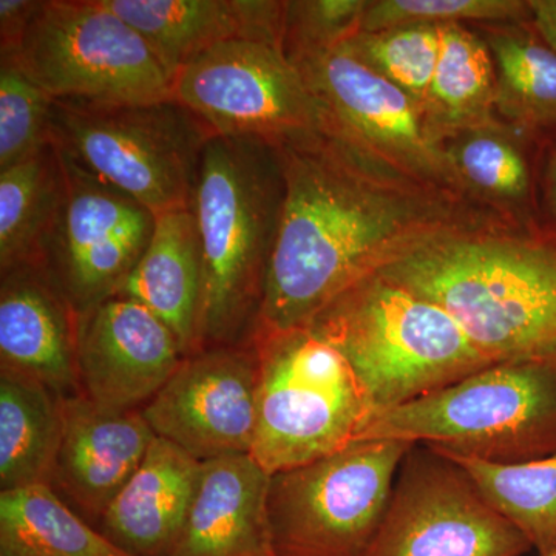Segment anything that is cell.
<instances>
[{
	"instance_id": "6da1fadb",
	"label": "cell",
	"mask_w": 556,
	"mask_h": 556,
	"mask_svg": "<svg viewBox=\"0 0 556 556\" xmlns=\"http://www.w3.org/2000/svg\"><path fill=\"white\" fill-rule=\"evenodd\" d=\"M277 148L283 206L252 338L309 327L340 295L442 233L515 229L324 130Z\"/></svg>"
},
{
	"instance_id": "7a4b0ae2",
	"label": "cell",
	"mask_w": 556,
	"mask_h": 556,
	"mask_svg": "<svg viewBox=\"0 0 556 556\" xmlns=\"http://www.w3.org/2000/svg\"><path fill=\"white\" fill-rule=\"evenodd\" d=\"M447 311L493 364L556 358V247L510 228L453 230L380 270Z\"/></svg>"
},
{
	"instance_id": "3957f363",
	"label": "cell",
	"mask_w": 556,
	"mask_h": 556,
	"mask_svg": "<svg viewBox=\"0 0 556 556\" xmlns=\"http://www.w3.org/2000/svg\"><path fill=\"white\" fill-rule=\"evenodd\" d=\"M283 197L277 146L257 138H208L190 203L204 268L200 351L251 340Z\"/></svg>"
},
{
	"instance_id": "277c9868",
	"label": "cell",
	"mask_w": 556,
	"mask_h": 556,
	"mask_svg": "<svg viewBox=\"0 0 556 556\" xmlns=\"http://www.w3.org/2000/svg\"><path fill=\"white\" fill-rule=\"evenodd\" d=\"M308 328L350 362L376 415L495 365L447 311L380 274L340 295Z\"/></svg>"
},
{
	"instance_id": "5b68a950",
	"label": "cell",
	"mask_w": 556,
	"mask_h": 556,
	"mask_svg": "<svg viewBox=\"0 0 556 556\" xmlns=\"http://www.w3.org/2000/svg\"><path fill=\"white\" fill-rule=\"evenodd\" d=\"M361 441L407 442L503 466L554 455L556 358L479 369L378 413Z\"/></svg>"
},
{
	"instance_id": "8992f818",
	"label": "cell",
	"mask_w": 556,
	"mask_h": 556,
	"mask_svg": "<svg viewBox=\"0 0 556 556\" xmlns=\"http://www.w3.org/2000/svg\"><path fill=\"white\" fill-rule=\"evenodd\" d=\"M257 427L251 456L274 477L361 441L376 415L350 362L313 329L257 334Z\"/></svg>"
},
{
	"instance_id": "52a82bcc",
	"label": "cell",
	"mask_w": 556,
	"mask_h": 556,
	"mask_svg": "<svg viewBox=\"0 0 556 556\" xmlns=\"http://www.w3.org/2000/svg\"><path fill=\"white\" fill-rule=\"evenodd\" d=\"M212 130L172 100L134 104L53 101L50 137L64 159L150 208H189Z\"/></svg>"
},
{
	"instance_id": "ba28073f",
	"label": "cell",
	"mask_w": 556,
	"mask_h": 556,
	"mask_svg": "<svg viewBox=\"0 0 556 556\" xmlns=\"http://www.w3.org/2000/svg\"><path fill=\"white\" fill-rule=\"evenodd\" d=\"M14 56L53 101L134 104L174 98L159 58L104 0H42Z\"/></svg>"
},
{
	"instance_id": "9c48e42d",
	"label": "cell",
	"mask_w": 556,
	"mask_h": 556,
	"mask_svg": "<svg viewBox=\"0 0 556 556\" xmlns=\"http://www.w3.org/2000/svg\"><path fill=\"white\" fill-rule=\"evenodd\" d=\"M413 445L361 441L270 477L268 514L277 556H365Z\"/></svg>"
},
{
	"instance_id": "30bf717a",
	"label": "cell",
	"mask_w": 556,
	"mask_h": 556,
	"mask_svg": "<svg viewBox=\"0 0 556 556\" xmlns=\"http://www.w3.org/2000/svg\"><path fill=\"white\" fill-rule=\"evenodd\" d=\"M291 62L316 102L325 134L409 178L468 201L442 146L427 130L422 109L405 91L343 43L299 54Z\"/></svg>"
},
{
	"instance_id": "8fae6325",
	"label": "cell",
	"mask_w": 556,
	"mask_h": 556,
	"mask_svg": "<svg viewBox=\"0 0 556 556\" xmlns=\"http://www.w3.org/2000/svg\"><path fill=\"white\" fill-rule=\"evenodd\" d=\"M172 97L222 137L287 144L320 129L316 102L283 49L230 39L189 61L172 80Z\"/></svg>"
},
{
	"instance_id": "7c38bea8",
	"label": "cell",
	"mask_w": 556,
	"mask_h": 556,
	"mask_svg": "<svg viewBox=\"0 0 556 556\" xmlns=\"http://www.w3.org/2000/svg\"><path fill=\"white\" fill-rule=\"evenodd\" d=\"M530 548L463 468L413 445L365 556H525Z\"/></svg>"
},
{
	"instance_id": "4fadbf2b",
	"label": "cell",
	"mask_w": 556,
	"mask_h": 556,
	"mask_svg": "<svg viewBox=\"0 0 556 556\" xmlns=\"http://www.w3.org/2000/svg\"><path fill=\"white\" fill-rule=\"evenodd\" d=\"M61 160L64 192L40 263L79 314L119 291L152 240L155 214Z\"/></svg>"
},
{
	"instance_id": "5bb4252c",
	"label": "cell",
	"mask_w": 556,
	"mask_h": 556,
	"mask_svg": "<svg viewBox=\"0 0 556 556\" xmlns=\"http://www.w3.org/2000/svg\"><path fill=\"white\" fill-rule=\"evenodd\" d=\"M258 361L251 343L204 348L144 407L155 437L195 459L251 455L257 427Z\"/></svg>"
},
{
	"instance_id": "9a60e30c",
	"label": "cell",
	"mask_w": 556,
	"mask_h": 556,
	"mask_svg": "<svg viewBox=\"0 0 556 556\" xmlns=\"http://www.w3.org/2000/svg\"><path fill=\"white\" fill-rule=\"evenodd\" d=\"M182 358L174 332L138 300L116 294L78 314L80 390L100 407L148 404Z\"/></svg>"
},
{
	"instance_id": "2e32d148",
	"label": "cell",
	"mask_w": 556,
	"mask_h": 556,
	"mask_svg": "<svg viewBox=\"0 0 556 556\" xmlns=\"http://www.w3.org/2000/svg\"><path fill=\"white\" fill-rule=\"evenodd\" d=\"M61 441L50 485L100 519L148 455L155 433L141 408L100 407L84 394L60 396Z\"/></svg>"
},
{
	"instance_id": "e0dca14e",
	"label": "cell",
	"mask_w": 556,
	"mask_h": 556,
	"mask_svg": "<svg viewBox=\"0 0 556 556\" xmlns=\"http://www.w3.org/2000/svg\"><path fill=\"white\" fill-rule=\"evenodd\" d=\"M2 367L39 380L58 396L83 394L76 365L78 313L39 263L0 274Z\"/></svg>"
},
{
	"instance_id": "ac0fdd59",
	"label": "cell",
	"mask_w": 556,
	"mask_h": 556,
	"mask_svg": "<svg viewBox=\"0 0 556 556\" xmlns=\"http://www.w3.org/2000/svg\"><path fill=\"white\" fill-rule=\"evenodd\" d=\"M148 42L167 75L230 39L281 47L285 5L277 0H104Z\"/></svg>"
},
{
	"instance_id": "d6986e66",
	"label": "cell",
	"mask_w": 556,
	"mask_h": 556,
	"mask_svg": "<svg viewBox=\"0 0 556 556\" xmlns=\"http://www.w3.org/2000/svg\"><path fill=\"white\" fill-rule=\"evenodd\" d=\"M269 484L249 453L204 460L188 518L167 556H277Z\"/></svg>"
},
{
	"instance_id": "ffe728a7",
	"label": "cell",
	"mask_w": 556,
	"mask_h": 556,
	"mask_svg": "<svg viewBox=\"0 0 556 556\" xmlns=\"http://www.w3.org/2000/svg\"><path fill=\"white\" fill-rule=\"evenodd\" d=\"M203 463L156 437L101 518V532L131 556H167L192 506Z\"/></svg>"
},
{
	"instance_id": "44dd1931",
	"label": "cell",
	"mask_w": 556,
	"mask_h": 556,
	"mask_svg": "<svg viewBox=\"0 0 556 556\" xmlns=\"http://www.w3.org/2000/svg\"><path fill=\"white\" fill-rule=\"evenodd\" d=\"M116 294L152 311L174 332L185 357L200 351L204 268L192 208L155 215L152 240Z\"/></svg>"
},
{
	"instance_id": "7402d4cb",
	"label": "cell",
	"mask_w": 556,
	"mask_h": 556,
	"mask_svg": "<svg viewBox=\"0 0 556 556\" xmlns=\"http://www.w3.org/2000/svg\"><path fill=\"white\" fill-rule=\"evenodd\" d=\"M434 141L497 121L496 70L482 36L463 24L441 27V53L422 105Z\"/></svg>"
},
{
	"instance_id": "603a6c76",
	"label": "cell",
	"mask_w": 556,
	"mask_h": 556,
	"mask_svg": "<svg viewBox=\"0 0 556 556\" xmlns=\"http://www.w3.org/2000/svg\"><path fill=\"white\" fill-rule=\"evenodd\" d=\"M60 396L16 369L0 368V486L50 484L61 441Z\"/></svg>"
},
{
	"instance_id": "cb8c5ba5",
	"label": "cell",
	"mask_w": 556,
	"mask_h": 556,
	"mask_svg": "<svg viewBox=\"0 0 556 556\" xmlns=\"http://www.w3.org/2000/svg\"><path fill=\"white\" fill-rule=\"evenodd\" d=\"M496 70V115L526 134L556 130V50L532 22L485 25Z\"/></svg>"
},
{
	"instance_id": "d4e9b609",
	"label": "cell",
	"mask_w": 556,
	"mask_h": 556,
	"mask_svg": "<svg viewBox=\"0 0 556 556\" xmlns=\"http://www.w3.org/2000/svg\"><path fill=\"white\" fill-rule=\"evenodd\" d=\"M515 129L497 119L441 142L466 199L514 226L525 217L532 175Z\"/></svg>"
},
{
	"instance_id": "484cf974",
	"label": "cell",
	"mask_w": 556,
	"mask_h": 556,
	"mask_svg": "<svg viewBox=\"0 0 556 556\" xmlns=\"http://www.w3.org/2000/svg\"><path fill=\"white\" fill-rule=\"evenodd\" d=\"M0 556H131L93 529L50 484L0 492Z\"/></svg>"
},
{
	"instance_id": "4316f807",
	"label": "cell",
	"mask_w": 556,
	"mask_h": 556,
	"mask_svg": "<svg viewBox=\"0 0 556 556\" xmlns=\"http://www.w3.org/2000/svg\"><path fill=\"white\" fill-rule=\"evenodd\" d=\"M64 166L53 142L0 172V274L42 260L43 243L60 208Z\"/></svg>"
},
{
	"instance_id": "83f0119b",
	"label": "cell",
	"mask_w": 556,
	"mask_h": 556,
	"mask_svg": "<svg viewBox=\"0 0 556 556\" xmlns=\"http://www.w3.org/2000/svg\"><path fill=\"white\" fill-rule=\"evenodd\" d=\"M439 453L466 471L540 556L556 554V453L510 466Z\"/></svg>"
},
{
	"instance_id": "f1b7e54d",
	"label": "cell",
	"mask_w": 556,
	"mask_h": 556,
	"mask_svg": "<svg viewBox=\"0 0 556 556\" xmlns=\"http://www.w3.org/2000/svg\"><path fill=\"white\" fill-rule=\"evenodd\" d=\"M342 43L422 109L441 53V27L407 25L358 31Z\"/></svg>"
},
{
	"instance_id": "f546056e",
	"label": "cell",
	"mask_w": 556,
	"mask_h": 556,
	"mask_svg": "<svg viewBox=\"0 0 556 556\" xmlns=\"http://www.w3.org/2000/svg\"><path fill=\"white\" fill-rule=\"evenodd\" d=\"M51 105L14 54L0 56V172L51 144Z\"/></svg>"
},
{
	"instance_id": "4dcf8cb0",
	"label": "cell",
	"mask_w": 556,
	"mask_h": 556,
	"mask_svg": "<svg viewBox=\"0 0 556 556\" xmlns=\"http://www.w3.org/2000/svg\"><path fill=\"white\" fill-rule=\"evenodd\" d=\"M482 22L485 25L532 22L529 2L522 0H369L361 31H380L407 25H444Z\"/></svg>"
},
{
	"instance_id": "1f68e13d",
	"label": "cell",
	"mask_w": 556,
	"mask_h": 556,
	"mask_svg": "<svg viewBox=\"0 0 556 556\" xmlns=\"http://www.w3.org/2000/svg\"><path fill=\"white\" fill-rule=\"evenodd\" d=\"M369 0H294L285 5L281 49L289 61L329 49L361 31Z\"/></svg>"
},
{
	"instance_id": "d6a6232c",
	"label": "cell",
	"mask_w": 556,
	"mask_h": 556,
	"mask_svg": "<svg viewBox=\"0 0 556 556\" xmlns=\"http://www.w3.org/2000/svg\"><path fill=\"white\" fill-rule=\"evenodd\" d=\"M42 0H0V56L16 54Z\"/></svg>"
},
{
	"instance_id": "836d02e7",
	"label": "cell",
	"mask_w": 556,
	"mask_h": 556,
	"mask_svg": "<svg viewBox=\"0 0 556 556\" xmlns=\"http://www.w3.org/2000/svg\"><path fill=\"white\" fill-rule=\"evenodd\" d=\"M529 5L533 27L556 50V0H529Z\"/></svg>"
},
{
	"instance_id": "e575fe53",
	"label": "cell",
	"mask_w": 556,
	"mask_h": 556,
	"mask_svg": "<svg viewBox=\"0 0 556 556\" xmlns=\"http://www.w3.org/2000/svg\"><path fill=\"white\" fill-rule=\"evenodd\" d=\"M546 199L551 214L554 215L556 222V152L548 161L546 175Z\"/></svg>"
},
{
	"instance_id": "d590c367",
	"label": "cell",
	"mask_w": 556,
	"mask_h": 556,
	"mask_svg": "<svg viewBox=\"0 0 556 556\" xmlns=\"http://www.w3.org/2000/svg\"><path fill=\"white\" fill-rule=\"evenodd\" d=\"M551 556H556V554H554V555H551Z\"/></svg>"
}]
</instances>
